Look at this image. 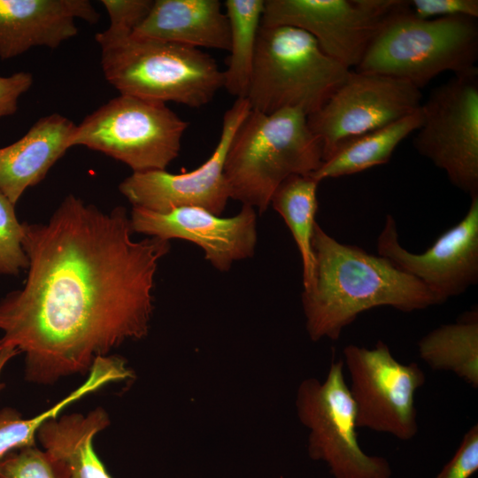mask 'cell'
Wrapping results in <instances>:
<instances>
[{
  "label": "cell",
  "instance_id": "obj_27",
  "mask_svg": "<svg viewBox=\"0 0 478 478\" xmlns=\"http://www.w3.org/2000/svg\"><path fill=\"white\" fill-rule=\"evenodd\" d=\"M110 19L104 31L112 35H131L146 18L151 0H102Z\"/></svg>",
  "mask_w": 478,
  "mask_h": 478
},
{
  "label": "cell",
  "instance_id": "obj_9",
  "mask_svg": "<svg viewBox=\"0 0 478 478\" xmlns=\"http://www.w3.org/2000/svg\"><path fill=\"white\" fill-rule=\"evenodd\" d=\"M413 146L471 197L478 195V69L457 74L421 104Z\"/></svg>",
  "mask_w": 478,
  "mask_h": 478
},
{
  "label": "cell",
  "instance_id": "obj_22",
  "mask_svg": "<svg viewBox=\"0 0 478 478\" xmlns=\"http://www.w3.org/2000/svg\"><path fill=\"white\" fill-rule=\"evenodd\" d=\"M311 174H295L283 181L274 192L270 204L281 216L299 251L304 290L313 281L315 259L312 241L318 211L319 185Z\"/></svg>",
  "mask_w": 478,
  "mask_h": 478
},
{
  "label": "cell",
  "instance_id": "obj_29",
  "mask_svg": "<svg viewBox=\"0 0 478 478\" xmlns=\"http://www.w3.org/2000/svg\"><path fill=\"white\" fill-rule=\"evenodd\" d=\"M408 6L412 15L424 19L456 16L478 18L477 0H412L408 1Z\"/></svg>",
  "mask_w": 478,
  "mask_h": 478
},
{
  "label": "cell",
  "instance_id": "obj_18",
  "mask_svg": "<svg viewBox=\"0 0 478 478\" xmlns=\"http://www.w3.org/2000/svg\"><path fill=\"white\" fill-rule=\"evenodd\" d=\"M132 36L193 48L229 50V25L219 0H155Z\"/></svg>",
  "mask_w": 478,
  "mask_h": 478
},
{
  "label": "cell",
  "instance_id": "obj_16",
  "mask_svg": "<svg viewBox=\"0 0 478 478\" xmlns=\"http://www.w3.org/2000/svg\"><path fill=\"white\" fill-rule=\"evenodd\" d=\"M99 17L88 0H0V58L55 49L77 35L76 19L95 24Z\"/></svg>",
  "mask_w": 478,
  "mask_h": 478
},
{
  "label": "cell",
  "instance_id": "obj_7",
  "mask_svg": "<svg viewBox=\"0 0 478 478\" xmlns=\"http://www.w3.org/2000/svg\"><path fill=\"white\" fill-rule=\"evenodd\" d=\"M189 125L165 103L120 94L76 125L68 146L100 151L133 173L166 170Z\"/></svg>",
  "mask_w": 478,
  "mask_h": 478
},
{
  "label": "cell",
  "instance_id": "obj_5",
  "mask_svg": "<svg viewBox=\"0 0 478 478\" xmlns=\"http://www.w3.org/2000/svg\"><path fill=\"white\" fill-rule=\"evenodd\" d=\"M478 23L471 17L420 19L407 6L389 17L357 71L407 81L421 89L444 72L478 69Z\"/></svg>",
  "mask_w": 478,
  "mask_h": 478
},
{
  "label": "cell",
  "instance_id": "obj_2",
  "mask_svg": "<svg viewBox=\"0 0 478 478\" xmlns=\"http://www.w3.org/2000/svg\"><path fill=\"white\" fill-rule=\"evenodd\" d=\"M311 287L302 292L307 333L312 341L337 340L357 317L375 307L411 312L440 305L414 277L389 259L343 243L316 223Z\"/></svg>",
  "mask_w": 478,
  "mask_h": 478
},
{
  "label": "cell",
  "instance_id": "obj_21",
  "mask_svg": "<svg viewBox=\"0 0 478 478\" xmlns=\"http://www.w3.org/2000/svg\"><path fill=\"white\" fill-rule=\"evenodd\" d=\"M421 122L420 106L415 112L394 123L348 141L311 175L320 182L386 164L397 145L416 131Z\"/></svg>",
  "mask_w": 478,
  "mask_h": 478
},
{
  "label": "cell",
  "instance_id": "obj_4",
  "mask_svg": "<svg viewBox=\"0 0 478 478\" xmlns=\"http://www.w3.org/2000/svg\"><path fill=\"white\" fill-rule=\"evenodd\" d=\"M106 81L121 95L192 108L223 88V71L200 49L131 35H96Z\"/></svg>",
  "mask_w": 478,
  "mask_h": 478
},
{
  "label": "cell",
  "instance_id": "obj_30",
  "mask_svg": "<svg viewBox=\"0 0 478 478\" xmlns=\"http://www.w3.org/2000/svg\"><path fill=\"white\" fill-rule=\"evenodd\" d=\"M33 84V75L26 72L0 76V119L12 115L18 109L19 99Z\"/></svg>",
  "mask_w": 478,
  "mask_h": 478
},
{
  "label": "cell",
  "instance_id": "obj_26",
  "mask_svg": "<svg viewBox=\"0 0 478 478\" xmlns=\"http://www.w3.org/2000/svg\"><path fill=\"white\" fill-rule=\"evenodd\" d=\"M0 478H59L44 453L29 446L10 452L0 462Z\"/></svg>",
  "mask_w": 478,
  "mask_h": 478
},
{
  "label": "cell",
  "instance_id": "obj_13",
  "mask_svg": "<svg viewBox=\"0 0 478 478\" xmlns=\"http://www.w3.org/2000/svg\"><path fill=\"white\" fill-rule=\"evenodd\" d=\"M251 111L246 98L235 99L226 111L219 142L210 158L198 167L181 173L166 170L133 173L119 185L133 207L166 212L180 207H199L220 216L230 190L224 174L228 145Z\"/></svg>",
  "mask_w": 478,
  "mask_h": 478
},
{
  "label": "cell",
  "instance_id": "obj_3",
  "mask_svg": "<svg viewBox=\"0 0 478 478\" xmlns=\"http://www.w3.org/2000/svg\"><path fill=\"white\" fill-rule=\"evenodd\" d=\"M322 163L321 145L303 111L266 114L251 109L228 145L224 174L230 198L261 214L283 181L312 174Z\"/></svg>",
  "mask_w": 478,
  "mask_h": 478
},
{
  "label": "cell",
  "instance_id": "obj_14",
  "mask_svg": "<svg viewBox=\"0 0 478 478\" xmlns=\"http://www.w3.org/2000/svg\"><path fill=\"white\" fill-rule=\"evenodd\" d=\"M377 253L417 279L440 304L465 293L478 282V195L471 197L465 216L422 253L401 245L396 220L388 214Z\"/></svg>",
  "mask_w": 478,
  "mask_h": 478
},
{
  "label": "cell",
  "instance_id": "obj_20",
  "mask_svg": "<svg viewBox=\"0 0 478 478\" xmlns=\"http://www.w3.org/2000/svg\"><path fill=\"white\" fill-rule=\"evenodd\" d=\"M418 351L430 368L451 372L473 389H478L477 309L426 334L418 342Z\"/></svg>",
  "mask_w": 478,
  "mask_h": 478
},
{
  "label": "cell",
  "instance_id": "obj_17",
  "mask_svg": "<svg viewBox=\"0 0 478 478\" xmlns=\"http://www.w3.org/2000/svg\"><path fill=\"white\" fill-rule=\"evenodd\" d=\"M75 127L68 118L52 113L39 119L17 142L0 148V192L15 205L70 149Z\"/></svg>",
  "mask_w": 478,
  "mask_h": 478
},
{
  "label": "cell",
  "instance_id": "obj_15",
  "mask_svg": "<svg viewBox=\"0 0 478 478\" xmlns=\"http://www.w3.org/2000/svg\"><path fill=\"white\" fill-rule=\"evenodd\" d=\"M129 216L134 233L193 243L220 272L255 253L257 211L250 205L243 204L237 214L227 218L199 207H180L166 212L132 207Z\"/></svg>",
  "mask_w": 478,
  "mask_h": 478
},
{
  "label": "cell",
  "instance_id": "obj_25",
  "mask_svg": "<svg viewBox=\"0 0 478 478\" xmlns=\"http://www.w3.org/2000/svg\"><path fill=\"white\" fill-rule=\"evenodd\" d=\"M14 206L0 192V274L4 275H18L28 266L22 244L23 223L19 221Z\"/></svg>",
  "mask_w": 478,
  "mask_h": 478
},
{
  "label": "cell",
  "instance_id": "obj_31",
  "mask_svg": "<svg viewBox=\"0 0 478 478\" xmlns=\"http://www.w3.org/2000/svg\"><path fill=\"white\" fill-rule=\"evenodd\" d=\"M17 354H19V352L13 348L5 347L0 349V391L4 388V383L1 382V374L9 360H11Z\"/></svg>",
  "mask_w": 478,
  "mask_h": 478
},
{
  "label": "cell",
  "instance_id": "obj_28",
  "mask_svg": "<svg viewBox=\"0 0 478 478\" xmlns=\"http://www.w3.org/2000/svg\"><path fill=\"white\" fill-rule=\"evenodd\" d=\"M478 469V425H473L463 436L451 459L436 478H470Z\"/></svg>",
  "mask_w": 478,
  "mask_h": 478
},
{
  "label": "cell",
  "instance_id": "obj_11",
  "mask_svg": "<svg viewBox=\"0 0 478 478\" xmlns=\"http://www.w3.org/2000/svg\"><path fill=\"white\" fill-rule=\"evenodd\" d=\"M420 89L384 74L350 71L324 104L307 116L323 162L357 136L394 123L421 106Z\"/></svg>",
  "mask_w": 478,
  "mask_h": 478
},
{
  "label": "cell",
  "instance_id": "obj_23",
  "mask_svg": "<svg viewBox=\"0 0 478 478\" xmlns=\"http://www.w3.org/2000/svg\"><path fill=\"white\" fill-rule=\"evenodd\" d=\"M224 6L229 25V56L223 88L236 99L246 98L265 0H226Z\"/></svg>",
  "mask_w": 478,
  "mask_h": 478
},
{
  "label": "cell",
  "instance_id": "obj_10",
  "mask_svg": "<svg viewBox=\"0 0 478 478\" xmlns=\"http://www.w3.org/2000/svg\"><path fill=\"white\" fill-rule=\"evenodd\" d=\"M343 355L357 427L412 439L418 432L414 397L425 383L423 370L414 362H399L382 341L371 349L346 345Z\"/></svg>",
  "mask_w": 478,
  "mask_h": 478
},
{
  "label": "cell",
  "instance_id": "obj_6",
  "mask_svg": "<svg viewBox=\"0 0 478 478\" xmlns=\"http://www.w3.org/2000/svg\"><path fill=\"white\" fill-rule=\"evenodd\" d=\"M326 55L307 32L290 26H260L246 99L251 109L271 114L317 112L350 73Z\"/></svg>",
  "mask_w": 478,
  "mask_h": 478
},
{
  "label": "cell",
  "instance_id": "obj_8",
  "mask_svg": "<svg viewBox=\"0 0 478 478\" xmlns=\"http://www.w3.org/2000/svg\"><path fill=\"white\" fill-rule=\"evenodd\" d=\"M299 420L309 429L308 453L327 464L334 478H390L389 461L366 453L357 435L356 409L342 358L332 361L323 382L303 381L297 389Z\"/></svg>",
  "mask_w": 478,
  "mask_h": 478
},
{
  "label": "cell",
  "instance_id": "obj_12",
  "mask_svg": "<svg viewBox=\"0 0 478 478\" xmlns=\"http://www.w3.org/2000/svg\"><path fill=\"white\" fill-rule=\"evenodd\" d=\"M401 0H265L261 26H290L310 34L323 52L357 67Z\"/></svg>",
  "mask_w": 478,
  "mask_h": 478
},
{
  "label": "cell",
  "instance_id": "obj_1",
  "mask_svg": "<svg viewBox=\"0 0 478 478\" xmlns=\"http://www.w3.org/2000/svg\"><path fill=\"white\" fill-rule=\"evenodd\" d=\"M21 289L0 301V349L25 355V378L53 384L147 335L170 241L134 240L130 216L68 195L46 222L23 223Z\"/></svg>",
  "mask_w": 478,
  "mask_h": 478
},
{
  "label": "cell",
  "instance_id": "obj_24",
  "mask_svg": "<svg viewBox=\"0 0 478 478\" xmlns=\"http://www.w3.org/2000/svg\"><path fill=\"white\" fill-rule=\"evenodd\" d=\"M88 374L87 380L80 387L37 416L23 419L15 409H2L0 411V462L13 451L35 446L36 432L43 421L57 417L64 408L88 394L118 381L115 367L105 359L96 360Z\"/></svg>",
  "mask_w": 478,
  "mask_h": 478
},
{
  "label": "cell",
  "instance_id": "obj_19",
  "mask_svg": "<svg viewBox=\"0 0 478 478\" xmlns=\"http://www.w3.org/2000/svg\"><path fill=\"white\" fill-rule=\"evenodd\" d=\"M109 425L107 412L97 407L86 415L71 413L46 420L36 439L59 478H112L93 447L94 437Z\"/></svg>",
  "mask_w": 478,
  "mask_h": 478
}]
</instances>
